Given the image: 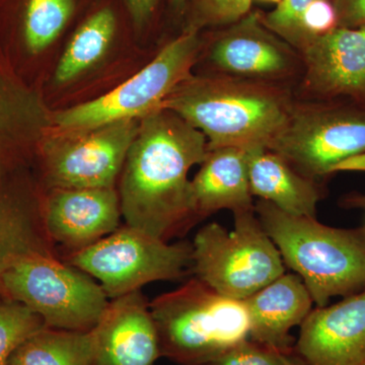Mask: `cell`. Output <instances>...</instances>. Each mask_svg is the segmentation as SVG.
Masks as SVG:
<instances>
[{"instance_id": "obj_1", "label": "cell", "mask_w": 365, "mask_h": 365, "mask_svg": "<svg viewBox=\"0 0 365 365\" xmlns=\"http://www.w3.org/2000/svg\"><path fill=\"white\" fill-rule=\"evenodd\" d=\"M207 153L202 132L174 112L141 118L119 178L126 225L165 242L186 232L197 220L189 172Z\"/></svg>"}, {"instance_id": "obj_2", "label": "cell", "mask_w": 365, "mask_h": 365, "mask_svg": "<svg viewBox=\"0 0 365 365\" xmlns=\"http://www.w3.org/2000/svg\"><path fill=\"white\" fill-rule=\"evenodd\" d=\"M294 102L275 83L215 74H192L163 101L202 132L208 151L222 148H268L287 124Z\"/></svg>"}, {"instance_id": "obj_3", "label": "cell", "mask_w": 365, "mask_h": 365, "mask_svg": "<svg viewBox=\"0 0 365 365\" xmlns=\"http://www.w3.org/2000/svg\"><path fill=\"white\" fill-rule=\"evenodd\" d=\"M255 211L283 263L302 278L317 307L364 289L365 225L328 227L264 200L255 204Z\"/></svg>"}, {"instance_id": "obj_4", "label": "cell", "mask_w": 365, "mask_h": 365, "mask_svg": "<svg viewBox=\"0 0 365 365\" xmlns=\"http://www.w3.org/2000/svg\"><path fill=\"white\" fill-rule=\"evenodd\" d=\"M162 357L179 365H204L250 339L244 300L218 294L193 277L150 302Z\"/></svg>"}, {"instance_id": "obj_5", "label": "cell", "mask_w": 365, "mask_h": 365, "mask_svg": "<svg viewBox=\"0 0 365 365\" xmlns=\"http://www.w3.org/2000/svg\"><path fill=\"white\" fill-rule=\"evenodd\" d=\"M234 218L232 230L211 222L197 232L192 270L218 294L244 300L284 274L285 265L255 208Z\"/></svg>"}, {"instance_id": "obj_6", "label": "cell", "mask_w": 365, "mask_h": 365, "mask_svg": "<svg viewBox=\"0 0 365 365\" xmlns=\"http://www.w3.org/2000/svg\"><path fill=\"white\" fill-rule=\"evenodd\" d=\"M0 297L25 304L46 327L88 332L98 325L110 300L93 277L59 257L30 255L0 277Z\"/></svg>"}, {"instance_id": "obj_7", "label": "cell", "mask_w": 365, "mask_h": 365, "mask_svg": "<svg viewBox=\"0 0 365 365\" xmlns=\"http://www.w3.org/2000/svg\"><path fill=\"white\" fill-rule=\"evenodd\" d=\"M267 150L318 182L365 153V106L344 100L294 103Z\"/></svg>"}, {"instance_id": "obj_8", "label": "cell", "mask_w": 365, "mask_h": 365, "mask_svg": "<svg viewBox=\"0 0 365 365\" xmlns=\"http://www.w3.org/2000/svg\"><path fill=\"white\" fill-rule=\"evenodd\" d=\"M201 45L199 31L186 29L128 81L102 97L52 115L51 125L57 132L83 131L148 116L192 76Z\"/></svg>"}, {"instance_id": "obj_9", "label": "cell", "mask_w": 365, "mask_h": 365, "mask_svg": "<svg viewBox=\"0 0 365 365\" xmlns=\"http://www.w3.org/2000/svg\"><path fill=\"white\" fill-rule=\"evenodd\" d=\"M192 244H170L128 225L79 251L66 263L98 281L108 299H115L160 280H178L192 268Z\"/></svg>"}, {"instance_id": "obj_10", "label": "cell", "mask_w": 365, "mask_h": 365, "mask_svg": "<svg viewBox=\"0 0 365 365\" xmlns=\"http://www.w3.org/2000/svg\"><path fill=\"white\" fill-rule=\"evenodd\" d=\"M138 126L139 120H123L46 138L41 146L46 189L116 186Z\"/></svg>"}, {"instance_id": "obj_11", "label": "cell", "mask_w": 365, "mask_h": 365, "mask_svg": "<svg viewBox=\"0 0 365 365\" xmlns=\"http://www.w3.org/2000/svg\"><path fill=\"white\" fill-rule=\"evenodd\" d=\"M209 59L217 74L261 83H275L302 71L299 53L252 11L225 26L211 45Z\"/></svg>"}, {"instance_id": "obj_12", "label": "cell", "mask_w": 365, "mask_h": 365, "mask_svg": "<svg viewBox=\"0 0 365 365\" xmlns=\"http://www.w3.org/2000/svg\"><path fill=\"white\" fill-rule=\"evenodd\" d=\"M299 55L302 86L312 98L365 106V25L314 37Z\"/></svg>"}, {"instance_id": "obj_13", "label": "cell", "mask_w": 365, "mask_h": 365, "mask_svg": "<svg viewBox=\"0 0 365 365\" xmlns=\"http://www.w3.org/2000/svg\"><path fill=\"white\" fill-rule=\"evenodd\" d=\"M46 232L69 253L116 232L121 222L119 193L110 188L47 189L42 199Z\"/></svg>"}, {"instance_id": "obj_14", "label": "cell", "mask_w": 365, "mask_h": 365, "mask_svg": "<svg viewBox=\"0 0 365 365\" xmlns=\"http://www.w3.org/2000/svg\"><path fill=\"white\" fill-rule=\"evenodd\" d=\"M294 353L304 365H364L365 288L312 309L300 325Z\"/></svg>"}, {"instance_id": "obj_15", "label": "cell", "mask_w": 365, "mask_h": 365, "mask_svg": "<svg viewBox=\"0 0 365 365\" xmlns=\"http://www.w3.org/2000/svg\"><path fill=\"white\" fill-rule=\"evenodd\" d=\"M42 199L14 165V157H0V277L30 255L58 257L46 232Z\"/></svg>"}, {"instance_id": "obj_16", "label": "cell", "mask_w": 365, "mask_h": 365, "mask_svg": "<svg viewBox=\"0 0 365 365\" xmlns=\"http://www.w3.org/2000/svg\"><path fill=\"white\" fill-rule=\"evenodd\" d=\"M93 333L95 365H155L162 357L150 302L141 289L110 300Z\"/></svg>"}, {"instance_id": "obj_17", "label": "cell", "mask_w": 365, "mask_h": 365, "mask_svg": "<svg viewBox=\"0 0 365 365\" xmlns=\"http://www.w3.org/2000/svg\"><path fill=\"white\" fill-rule=\"evenodd\" d=\"M250 319V339L276 351L294 354L290 331L312 312L314 300L304 281L295 273L277 279L244 299Z\"/></svg>"}, {"instance_id": "obj_18", "label": "cell", "mask_w": 365, "mask_h": 365, "mask_svg": "<svg viewBox=\"0 0 365 365\" xmlns=\"http://www.w3.org/2000/svg\"><path fill=\"white\" fill-rule=\"evenodd\" d=\"M197 220L227 209H254L249 182V150L222 148L208 151L191 180Z\"/></svg>"}, {"instance_id": "obj_19", "label": "cell", "mask_w": 365, "mask_h": 365, "mask_svg": "<svg viewBox=\"0 0 365 365\" xmlns=\"http://www.w3.org/2000/svg\"><path fill=\"white\" fill-rule=\"evenodd\" d=\"M249 182L253 196L284 212L317 217L323 196L319 182L302 176L277 153L264 148L249 150Z\"/></svg>"}, {"instance_id": "obj_20", "label": "cell", "mask_w": 365, "mask_h": 365, "mask_svg": "<svg viewBox=\"0 0 365 365\" xmlns=\"http://www.w3.org/2000/svg\"><path fill=\"white\" fill-rule=\"evenodd\" d=\"M50 125L40 98L0 68V157H14Z\"/></svg>"}, {"instance_id": "obj_21", "label": "cell", "mask_w": 365, "mask_h": 365, "mask_svg": "<svg viewBox=\"0 0 365 365\" xmlns=\"http://www.w3.org/2000/svg\"><path fill=\"white\" fill-rule=\"evenodd\" d=\"M16 365H95L93 330L46 328L36 333L14 352Z\"/></svg>"}, {"instance_id": "obj_22", "label": "cell", "mask_w": 365, "mask_h": 365, "mask_svg": "<svg viewBox=\"0 0 365 365\" xmlns=\"http://www.w3.org/2000/svg\"><path fill=\"white\" fill-rule=\"evenodd\" d=\"M116 18L111 9H103L88 19L76 31L60 59L55 81L71 83L98 63L111 45Z\"/></svg>"}, {"instance_id": "obj_23", "label": "cell", "mask_w": 365, "mask_h": 365, "mask_svg": "<svg viewBox=\"0 0 365 365\" xmlns=\"http://www.w3.org/2000/svg\"><path fill=\"white\" fill-rule=\"evenodd\" d=\"M73 0H28L24 41L31 54L44 51L59 37L73 14Z\"/></svg>"}, {"instance_id": "obj_24", "label": "cell", "mask_w": 365, "mask_h": 365, "mask_svg": "<svg viewBox=\"0 0 365 365\" xmlns=\"http://www.w3.org/2000/svg\"><path fill=\"white\" fill-rule=\"evenodd\" d=\"M44 328L39 314L21 302L0 297V365H9L14 352Z\"/></svg>"}, {"instance_id": "obj_25", "label": "cell", "mask_w": 365, "mask_h": 365, "mask_svg": "<svg viewBox=\"0 0 365 365\" xmlns=\"http://www.w3.org/2000/svg\"><path fill=\"white\" fill-rule=\"evenodd\" d=\"M253 0H188L190 21L186 29L227 26L251 13ZM186 6V7H187Z\"/></svg>"}, {"instance_id": "obj_26", "label": "cell", "mask_w": 365, "mask_h": 365, "mask_svg": "<svg viewBox=\"0 0 365 365\" xmlns=\"http://www.w3.org/2000/svg\"><path fill=\"white\" fill-rule=\"evenodd\" d=\"M314 0H281L274 11L262 16L264 25L300 52L306 45L302 16Z\"/></svg>"}, {"instance_id": "obj_27", "label": "cell", "mask_w": 365, "mask_h": 365, "mask_svg": "<svg viewBox=\"0 0 365 365\" xmlns=\"http://www.w3.org/2000/svg\"><path fill=\"white\" fill-rule=\"evenodd\" d=\"M204 365H304L299 357L276 351L251 339Z\"/></svg>"}, {"instance_id": "obj_28", "label": "cell", "mask_w": 365, "mask_h": 365, "mask_svg": "<svg viewBox=\"0 0 365 365\" xmlns=\"http://www.w3.org/2000/svg\"><path fill=\"white\" fill-rule=\"evenodd\" d=\"M337 28V14L332 0H314L302 16V30L306 36V45L313 38L326 35Z\"/></svg>"}, {"instance_id": "obj_29", "label": "cell", "mask_w": 365, "mask_h": 365, "mask_svg": "<svg viewBox=\"0 0 365 365\" xmlns=\"http://www.w3.org/2000/svg\"><path fill=\"white\" fill-rule=\"evenodd\" d=\"M338 19V28H356L365 25V0H332Z\"/></svg>"}, {"instance_id": "obj_30", "label": "cell", "mask_w": 365, "mask_h": 365, "mask_svg": "<svg viewBox=\"0 0 365 365\" xmlns=\"http://www.w3.org/2000/svg\"><path fill=\"white\" fill-rule=\"evenodd\" d=\"M136 28H143L148 23L158 6V0H125Z\"/></svg>"}, {"instance_id": "obj_31", "label": "cell", "mask_w": 365, "mask_h": 365, "mask_svg": "<svg viewBox=\"0 0 365 365\" xmlns=\"http://www.w3.org/2000/svg\"><path fill=\"white\" fill-rule=\"evenodd\" d=\"M187 1H188V0H170V4H172L175 11L182 13V11H184V9H186Z\"/></svg>"}, {"instance_id": "obj_32", "label": "cell", "mask_w": 365, "mask_h": 365, "mask_svg": "<svg viewBox=\"0 0 365 365\" xmlns=\"http://www.w3.org/2000/svg\"><path fill=\"white\" fill-rule=\"evenodd\" d=\"M267 1L277 2V4H279L281 0H267Z\"/></svg>"}, {"instance_id": "obj_33", "label": "cell", "mask_w": 365, "mask_h": 365, "mask_svg": "<svg viewBox=\"0 0 365 365\" xmlns=\"http://www.w3.org/2000/svg\"><path fill=\"white\" fill-rule=\"evenodd\" d=\"M9 365H16V364H14V362L9 361Z\"/></svg>"}, {"instance_id": "obj_34", "label": "cell", "mask_w": 365, "mask_h": 365, "mask_svg": "<svg viewBox=\"0 0 365 365\" xmlns=\"http://www.w3.org/2000/svg\"><path fill=\"white\" fill-rule=\"evenodd\" d=\"M365 365V364H364Z\"/></svg>"}]
</instances>
